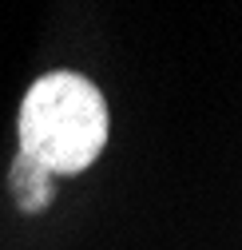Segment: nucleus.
Here are the masks:
<instances>
[{"label": "nucleus", "mask_w": 242, "mask_h": 250, "mask_svg": "<svg viewBox=\"0 0 242 250\" xmlns=\"http://www.w3.org/2000/svg\"><path fill=\"white\" fill-rule=\"evenodd\" d=\"M20 155L52 175L87 171L107 147V100L80 72H48L20 100Z\"/></svg>", "instance_id": "1"}, {"label": "nucleus", "mask_w": 242, "mask_h": 250, "mask_svg": "<svg viewBox=\"0 0 242 250\" xmlns=\"http://www.w3.org/2000/svg\"><path fill=\"white\" fill-rule=\"evenodd\" d=\"M52 171H44L40 163H32L28 155H16V163H12V175H8V187H12V195L20 203L24 214H44L48 203H52Z\"/></svg>", "instance_id": "2"}]
</instances>
